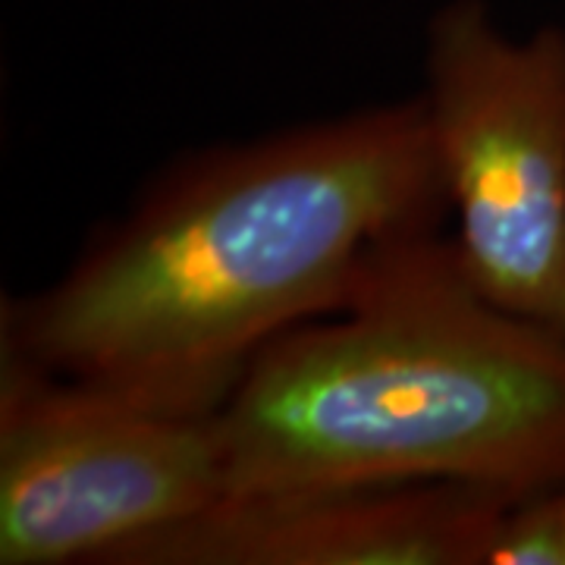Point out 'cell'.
Returning <instances> with one entry per match:
<instances>
[{
    "instance_id": "1",
    "label": "cell",
    "mask_w": 565,
    "mask_h": 565,
    "mask_svg": "<svg viewBox=\"0 0 565 565\" xmlns=\"http://www.w3.org/2000/svg\"><path fill=\"white\" fill-rule=\"evenodd\" d=\"M449 223L422 95L182 154L61 277L0 302V355L214 415L367 262Z\"/></svg>"
},
{
    "instance_id": "2",
    "label": "cell",
    "mask_w": 565,
    "mask_h": 565,
    "mask_svg": "<svg viewBox=\"0 0 565 565\" xmlns=\"http://www.w3.org/2000/svg\"><path fill=\"white\" fill-rule=\"evenodd\" d=\"M226 497L565 478V333L465 277L444 230L384 245L343 302L264 349L214 412Z\"/></svg>"
},
{
    "instance_id": "3",
    "label": "cell",
    "mask_w": 565,
    "mask_h": 565,
    "mask_svg": "<svg viewBox=\"0 0 565 565\" xmlns=\"http://www.w3.org/2000/svg\"><path fill=\"white\" fill-rule=\"evenodd\" d=\"M418 95L465 277L565 333V29L515 39L490 0H444Z\"/></svg>"
},
{
    "instance_id": "4",
    "label": "cell",
    "mask_w": 565,
    "mask_h": 565,
    "mask_svg": "<svg viewBox=\"0 0 565 565\" xmlns=\"http://www.w3.org/2000/svg\"><path fill=\"white\" fill-rule=\"evenodd\" d=\"M223 497L214 415L0 355V565H122Z\"/></svg>"
},
{
    "instance_id": "5",
    "label": "cell",
    "mask_w": 565,
    "mask_h": 565,
    "mask_svg": "<svg viewBox=\"0 0 565 565\" xmlns=\"http://www.w3.org/2000/svg\"><path fill=\"white\" fill-rule=\"evenodd\" d=\"M512 493L478 484H343L230 497L122 565H481Z\"/></svg>"
},
{
    "instance_id": "6",
    "label": "cell",
    "mask_w": 565,
    "mask_h": 565,
    "mask_svg": "<svg viewBox=\"0 0 565 565\" xmlns=\"http://www.w3.org/2000/svg\"><path fill=\"white\" fill-rule=\"evenodd\" d=\"M481 565H565V478L505 500Z\"/></svg>"
}]
</instances>
